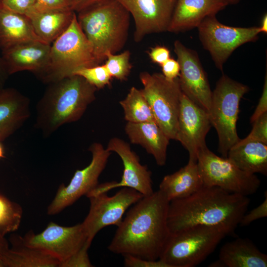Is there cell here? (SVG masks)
Wrapping results in <instances>:
<instances>
[{"label":"cell","instance_id":"obj_1","mask_svg":"<svg viewBox=\"0 0 267 267\" xmlns=\"http://www.w3.org/2000/svg\"><path fill=\"white\" fill-rule=\"evenodd\" d=\"M169 200L160 190L143 196L118 226L108 250L148 260H159L170 235Z\"/></svg>","mask_w":267,"mask_h":267},{"label":"cell","instance_id":"obj_2","mask_svg":"<svg viewBox=\"0 0 267 267\" xmlns=\"http://www.w3.org/2000/svg\"><path fill=\"white\" fill-rule=\"evenodd\" d=\"M248 196L218 187L203 186L191 195L170 201L168 224L171 233L195 225L217 226L233 234L246 213Z\"/></svg>","mask_w":267,"mask_h":267},{"label":"cell","instance_id":"obj_3","mask_svg":"<svg viewBox=\"0 0 267 267\" xmlns=\"http://www.w3.org/2000/svg\"><path fill=\"white\" fill-rule=\"evenodd\" d=\"M36 106L35 127L47 137L64 124L81 118L97 89L74 75L49 84Z\"/></svg>","mask_w":267,"mask_h":267},{"label":"cell","instance_id":"obj_4","mask_svg":"<svg viewBox=\"0 0 267 267\" xmlns=\"http://www.w3.org/2000/svg\"><path fill=\"white\" fill-rule=\"evenodd\" d=\"M78 22L100 64L109 51L117 53L127 43L130 14L117 0H103L78 12Z\"/></svg>","mask_w":267,"mask_h":267},{"label":"cell","instance_id":"obj_5","mask_svg":"<svg viewBox=\"0 0 267 267\" xmlns=\"http://www.w3.org/2000/svg\"><path fill=\"white\" fill-rule=\"evenodd\" d=\"M99 64L75 13L68 28L51 44L47 66L38 77L49 84L72 76L80 68Z\"/></svg>","mask_w":267,"mask_h":267},{"label":"cell","instance_id":"obj_6","mask_svg":"<svg viewBox=\"0 0 267 267\" xmlns=\"http://www.w3.org/2000/svg\"><path fill=\"white\" fill-rule=\"evenodd\" d=\"M220 227L195 225L170 234L159 258L170 267H194L203 262L226 236Z\"/></svg>","mask_w":267,"mask_h":267},{"label":"cell","instance_id":"obj_7","mask_svg":"<svg viewBox=\"0 0 267 267\" xmlns=\"http://www.w3.org/2000/svg\"><path fill=\"white\" fill-rule=\"evenodd\" d=\"M249 89L246 85L222 74L212 91L209 114L218 135V151L223 157L240 139L236 129L239 102Z\"/></svg>","mask_w":267,"mask_h":267},{"label":"cell","instance_id":"obj_8","mask_svg":"<svg viewBox=\"0 0 267 267\" xmlns=\"http://www.w3.org/2000/svg\"><path fill=\"white\" fill-rule=\"evenodd\" d=\"M139 78L156 124L170 139L176 140L182 94L178 78L169 80L162 73L146 71Z\"/></svg>","mask_w":267,"mask_h":267},{"label":"cell","instance_id":"obj_9","mask_svg":"<svg viewBox=\"0 0 267 267\" xmlns=\"http://www.w3.org/2000/svg\"><path fill=\"white\" fill-rule=\"evenodd\" d=\"M197 164L203 186H215L244 196L254 194L261 184L255 174L245 172L227 157H220L206 146L197 154Z\"/></svg>","mask_w":267,"mask_h":267},{"label":"cell","instance_id":"obj_10","mask_svg":"<svg viewBox=\"0 0 267 267\" xmlns=\"http://www.w3.org/2000/svg\"><path fill=\"white\" fill-rule=\"evenodd\" d=\"M197 28L203 46L210 53L215 66L221 71L237 48L257 41L260 34L259 27L225 25L217 19L216 15L206 17Z\"/></svg>","mask_w":267,"mask_h":267},{"label":"cell","instance_id":"obj_11","mask_svg":"<svg viewBox=\"0 0 267 267\" xmlns=\"http://www.w3.org/2000/svg\"><path fill=\"white\" fill-rule=\"evenodd\" d=\"M92 155L90 164L82 170H77L69 183L61 184L47 208L49 215L58 214L71 206L81 196L87 195L98 184V178L105 168L111 152L98 142L89 147Z\"/></svg>","mask_w":267,"mask_h":267},{"label":"cell","instance_id":"obj_12","mask_svg":"<svg viewBox=\"0 0 267 267\" xmlns=\"http://www.w3.org/2000/svg\"><path fill=\"white\" fill-rule=\"evenodd\" d=\"M143 196L134 189L123 187L112 196L104 192L89 197V212L82 223L87 241L91 244L96 234L106 226H118L126 211Z\"/></svg>","mask_w":267,"mask_h":267},{"label":"cell","instance_id":"obj_13","mask_svg":"<svg viewBox=\"0 0 267 267\" xmlns=\"http://www.w3.org/2000/svg\"><path fill=\"white\" fill-rule=\"evenodd\" d=\"M20 238L24 244L39 248L55 257L60 261V265L77 252L87 240L82 223L64 226L52 222L41 233L35 234L30 231Z\"/></svg>","mask_w":267,"mask_h":267},{"label":"cell","instance_id":"obj_14","mask_svg":"<svg viewBox=\"0 0 267 267\" xmlns=\"http://www.w3.org/2000/svg\"><path fill=\"white\" fill-rule=\"evenodd\" d=\"M106 149L114 152L121 158L124 166L121 180L98 184L86 196L88 198L119 187L134 189L144 196L153 192L151 172L147 167L140 163L139 158L127 142L119 137H112L109 141Z\"/></svg>","mask_w":267,"mask_h":267},{"label":"cell","instance_id":"obj_15","mask_svg":"<svg viewBox=\"0 0 267 267\" xmlns=\"http://www.w3.org/2000/svg\"><path fill=\"white\" fill-rule=\"evenodd\" d=\"M174 50L180 66L178 78L182 92L209 113L212 91L198 53L179 40L174 42Z\"/></svg>","mask_w":267,"mask_h":267},{"label":"cell","instance_id":"obj_16","mask_svg":"<svg viewBox=\"0 0 267 267\" xmlns=\"http://www.w3.org/2000/svg\"><path fill=\"white\" fill-rule=\"evenodd\" d=\"M134 20V40L168 31L177 0H117Z\"/></svg>","mask_w":267,"mask_h":267},{"label":"cell","instance_id":"obj_17","mask_svg":"<svg viewBox=\"0 0 267 267\" xmlns=\"http://www.w3.org/2000/svg\"><path fill=\"white\" fill-rule=\"evenodd\" d=\"M211 126L208 112L182 92L176 140L188 151L189 160L197 162L199 151L206 146Z\"/></svg>","mask_w":267,"mask_h":267},{"label":"cell","instance_id":"obj_18","mask_svg":"<svg viewBox=\"0 0 267 267\" xmlns=\"http://www.w3.org/2000/svg\"><path fill=\"white\" fill-rule=\"evenodd\" d=\"M51 44L33 41L2 51V59L9 75L29 71L39 77L46 68Z\"/></svg>","mask_w":267,"mask_h":267},{"label":"cell","instance_id":"obj_19","mask_svg":"<svg viewBox=\"0 0 267 267\" xmlns=\"http://www.w3.org/2000/svg\"><path fill=\"white\" fill-rule=\"evenodd\" d=\"M227 5L222 0H177L167 31L177 33L197 28L206 17Z\"/></svg>","mask_w":267,"mask_h":267},{"label":"cell","instance_id":"obj_20","mask_svg":"<svg viewBox=\"0 0 267 267\" xmlns=\"http://www.w3.org/2000/svg\"><path fill=\"white\" fill-rule=\"evenodd\" d=\"M29 99L13 88L0 90V142L18 130L29 118Z\"/></svg>","mask_w":267,"mask_h":267},{"label":"cell","instance_id":"obj_21","mask_svg":"<svg viewBox=\"0 0 267 267\" xmlns=\"http://www.w3.org/2000/svg\"><path fill=\"white\" fill-rule=\"evenodd\" d=\"M75 13L71 9H48L36 4L26 15L37 36L51 44L68 28Z\"/></svg>","mask_w":267,"mask_h":267},{"label":"cell","instance_id":"obj_22","mask_svg":"<svg viewBox=\"0 0 267 267\" xmlns=\"http://www.w3.org/2000/svg\"><path fill=\"white\" fill-rule=\"evenodd\" d=\"M125 131L130 142L143 147L159 166L165 165L170 138L155 122H127Z\"/></svg>","mask_w":267,"mask_h":267},{"label":"cell","instance_id":"obj_23","mask_svg":"<svg viewBox=\"0 0 267 267\" xmlns=\"http://www.w3.org/2000/svg\"><path fill=\"white\" fill-rule=\"evenodd\" d=\"M33 41L43 42L36 34L29 18L26 15L8 10L1 5L0 48L1 51Z\"/></svg>","mask_w":267,"mask_h":267},{"label":"cell","instance_id":"obj_24","mask_svg":"<svg viewBox=\"0 0 267 267\" xmlns=\"http://www.w3.org/2000/svg\"><path fill=\"white\" fill-rule=\"evenodd\" d=\"M219 257L222 267H267V255L248 238H238L225 243Z\"/></svg>","mask_w":267,"mask_h":267},{"label":"cell","instance_id":"obj_25","mask_svg":"<svg viewBox=\"0 0 267 267\" xmlns=\"http://www.w3.org/2000/svg\"><path fill=\"white\" fill-rule=\"evenodd\" d=\"M203 186L197 162L189 160L187 165L165 176L159 189L169 201L188 196Z\"/></svg>","mask_w":267,"mask_h":267},{"label":"cell","instance_id":"obj_26","mask_svg":"<svg viewBox=\"0 0 267 267\" xmlns=\"http://www.w3.org/2000/svg\"><path fill=\"white\" fill-rule=\"evenodd\" d=\"M227 158L242 171L250 174H267V144L240 140L228 152Z\"/></svg>","mask_w":267,"mask_h":267},{"label":"cell","instance_id":"obj_27","mask_svg":"<svg viewBox=\"0 0 267 267\" xmlns=\"http://www.w3.org/2000/svg\"><path fill=\"white\" fill-rule=\"evenodd\" d=\"M12 248L2 256L5 267H60L55 257L39 248L27 246L20 237H14Z\"/></svg>","mask_w":267,"mask_h":267},{"label":"cell","instance_id":"obj_28","mask_svg":"<svg viewBox=\"0 0 267 267\" xmlns=\"http://www.w3.org/2000/svg\"><path fill=\"white\" fill-rule=\"evenodd\" d=\"M127 122H155L151 108L141 89L132 87L126 97L119 102Z\"/></svg>","mask_w":267,"mask_h":267},{"label":"cell","instance_id":"obj_29","mask_svg":"<svg viewBox=\"0 0 267 267\" xmlns=\"http://www.w3.org/2000/svg\"><path fill=\"white\" fill-rule=\"evenodd\" d=\"M23 215L22 207L0 194V235L14 232L19 227Z\"/></svg>","mask_w":267,"mask_h":267},{"label":"cell","instance_id":"obj_30","mask_svg":"<svg viewBox=\"0 0 267 267\" xmlns=\"http://www.w3.org/2000/svg\"><path fill=\"white\" fill-rule=\"evenodd\" d=\"M131 54L129 50L117 54L106 52L104 65L112 78L121 82L127 80L133 67L130 62Z\"/></svg>","mask_w":267,"mask_h":267},{"label":"cell","instance_id":"obj_31","mask_svg":"<svg viewBox=\"0 0 267 267\" xmlns=\"http://www.w3.org/2000/svg\"><path fill=\"white\" fill-rule=\"evenodd\" d=\"M74 75L82 77L97 89L110 86L112 79L104 64L80 68Z\"/></svg>","mask_w":267,"mask_h":267},{"label":"cell","instance_id":"obj_32","mask_svg":"<svg viewBox=\"0 0 267 267\" xmlns=\"http://www.w3.org/2000/svg\"><path fill=\"white\" fill-rule=\"evenodd\" d=\"M253 128L242 141H254L267 144V112L263 113L253 123Z\"/></svg>","mask_w":267,"mask_h":267},{"label":"cell","instance_id":"obj_33","mask_svg":"<svg viewBox=\"0 0 267 267\" xmlns=\"http://www.w3.org/2000/svg\"><path fill=\"white\" fill-rule=\"evenodd\" d=\"M91 244L87 240L84 245L66 261L61 264L60 267H91L88 253Z\"/></svg>","mask_w":267,"mask_h":267},{"label":"cell","instance_id":"obj_34","mask_svg":"<svg viewBox=\"0 0 267 267\" xmlns=\"http://www.w3.org/2000/svg\"><path fill=\"white\" fill-rule=\"evenodd\" d=\"M36 0H2L1 5L9 10L26 15L36 5Z\"/></svg>","mask_w":267,"mask_h":267},{"label":"cell","instance_id":"obj_35","mask_svg":"<svg viewBox=\"0 0 267 267\" xmlns=\"http://www.w3.org/2000/svg\"><path fill=\"white\" fill-rule=\"evenodd\" d=\"M265 198L264 201L258 207L252 210L249 213H245L242 216L239 225L245 226L254 221L267 217V192L265 193Z\"/></svg>","mask_w":267,"mask_h":267},{"label":"cell","instance_id":"obj_36","mask_svg":"<svg viewBox=\"0 0 267 267\" xmlns=\"http://www.w3.org/2000/svg\"><path fill=\"white\" fill-rule=\"evenodd\" d=\"M123 256L124 257V266L126 267H170L160 259L153 261L130 255H125Z\"/></svg>","mask_w":267,"mask_h":267},{"label":"cell","instance_id":"obj_37","mask_svg":"<svg viewBox=\"0 0 267 267\" xmlns=\"http://www.w3.org/2000/svg\"><path fill=\"white\" fill-rule=\"evenodd\" d=\"M160 66L162 74L167 79L174 80L178 77L180 66L177 60L170 57Z\"/></svg>","mask_w":267,"mask_h":267},{"label":"cell","instance_id":"obj_38","mask_svg":"<svg viewBox=\"0 0 267 267\" xmlns=\"http://www.w3.org/2000/svg\"><path fill=\"white\" fill-rule=\"evenodd\" d=\"M148 54L153 63L160 65L171 57L170 50L166 46L161 45L151 48Z\"/></svg>","mask_w":267,"mask_h":267},{"label":"cell","instance_id":"obj_39","mask_svg":"<svg viewBox=\"0 0 267 267\" xmlns=\"http://www.w3.org/2000/svg\"><path fill=\"white\" fill-rule=\"evenodd\" d=\"M267 112V75L266 73L263 90L256 108L250 118L252 123L263 113Z\"/></svg>","mask_w":267,"mask_h":267},{"label":"cell","instance_id":"obj_40","mask_svg":"<svg viewBox=\"0 0 267 267\" xmlns=\"http://www.w3.org/2000/svg\"><path fill=\"white\" fill-rule=\"evenodd\" d=\"M36 4L48 9H72V0H36Z\"/></svg>","mask_w":267,"mask_h":267},{"label":"cell","instance_id":"obj_41","mask_svg":"<svg viewBox=\"0 0 267 267\" xmlns=\"http://www.w3.org/2000/svg\"><path fill=\"white\" fill-rule=\"evenodd\" d=\"M103 0H72L71 8L75 12L80 11Z\"/></svg>","mask_w":267,"mask_h":267},{"label":"cell","instance_id":"obj_42","mask_svg":"<svg viewBox=\"0 0 267 267\" xmlns=\"http://www.w3.org/2000/svg\"><path fill=\"white\" fill-rule=\"evenodd\" d=\"M9 76L2 57L0 56V87H3Z\"/></svg>","mask_w":267,"mask_h":267},{"label":"cell","instance_id":"obj_43","mask_svg":"<svg viewBox=\"0 0 267 267\" xmlns=\"http://www.w3.org/2000/svg\"><path fill=\"white\" fill-rule=\"evenodd\" d=\"M9 249L8 244L4 237L0 235V256H2Z\"/></svg>","mask_w":267,"mask_h":267},{"label":"cell","instance_id":"obj_44","mask_svg":"<svg viewBox=\"0 0 267 267\" xmlns=\"http://www.w3.org/2000/svg\"><path fill=\"white\" fill-rule=\"evenodd\" d=\"M259 28L260 33H267V14L266 13L264 15L261 26L259 27Z\"/></svg>","mask_w":267,"mask_h":267},{"label":"cell","instance_id":"obj_45","mask_svg":"<svg viewBox=\"0 0 267 267\" xmlns=\"http://www.w3.org/2000/svg\"><path fill=\"white\" fill-rule=\"evenodd\" d=\"M227 5L228 4H235L239 3L242 0H222Z\"/></svg>","mask_w":267,"mask_h":267},{"label":"cell","instance_id":"obj_46","mask_svg":"<svg viewBox=\"0 0 267 267\" xmlns=\"http://www.w3.org/2000/svg\"><path fill=\"white\" fill-rule=\"evenodd\" d=\"M4 157V152L1 142H0V159Z\"/></svg>","mask_w":267,"mask_h":267},{"label":"cell","instance_id":"obj_47","mask_svg":"<svg viewBox=\"0 0 267 267\" xmlns=\"http://www.w3.org/2000/svg\"><path fill=\"white\" fill-rule=\"evenodd\" d=\"M0 267H5L2 256H0Z\"/></svg>","mask_w":267,"mask_h":267},{"label":"cell","instance_id":"obj_48","mask_svg":"<svg viewBox=\"0 0 267 267\" xmlns=\"http://www.w3.org/2000/svg\"><path fill=\"white\" fill-rule=\"evenodd\" d=\"M1 1H2V0H0V6H1Z\"/></svg>","mask_w":267,"mask_h":267},{"label":"cell","instance_id":"obj_49","mask_svg":"<svg viewBox=\"0 0 267 267\" xmlns=\"http://www.w3.org/2000/svg\"><path fill=\"white\" fill-rule=\"evenodd\" d=\"M2 88H2V87H0V89H1Z\"/></svg>","mask_w":267,"mask_h":267}]
</instances>
